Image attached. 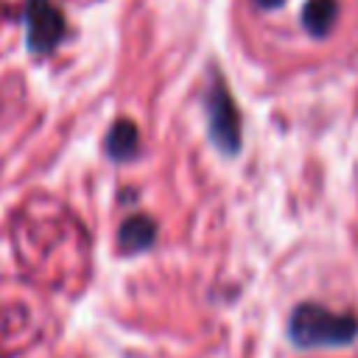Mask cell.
<instances>
[{
	"mask_svg": "<svg viewBox=\"0 0 358 358\" xmlns=\"http://www.w3.org/2000/svg\"><path fill=\"white\" fill-rule=\"evenodd\" d=\"M157 238V227L148 215H131L120 224V232H117V243L123 252H143L154 243Z\"/></svg>",
	"mask_w": 358,
	"mask_h": 358,
	"instance_id": "obj_5",
	"label": "cell"
},
{
	"mask_svg": "<svg viewBox=\"0 0 358 358\" xmlns=\"http://www.w3.org/2000/svg\"><path fill=\"white\" fill-rule=\"evenodd\" d=\"M288 333H291V341L296 347H305V350L341 347L358 336V319L350 313L330 310V308L316 305V302H302L291 313Z\"/></svg>",
	"mask_w": 358,
	"mask_h": 358,
	"instance_id": "obj_2",
	"label": "cell"
},
{
	"mask_svg": "<svg viewBox=\"0 0 358 358\" xmlns=\"http://www.w3.org/2000/svg\"><path fill=\"white\" fill-rule=\"evenodd\" d=\"M25 22H28V45L36 53L53 50L64 34V20L50 0H28Z\"/></svg>",
	"mask_w": 358,
	"mask_h": 358,
	"instance_id": "obj_4",
	"label": "cell"
},
{
	"mask_svg": "<svg viewBox=\"0 0 358 358\" xmlns=\"http://www.w3.org/2000/svg\"><path fill=\"white\" fill-rule=\"evenodd\" d=\"M207 120H210V137L213 143L227 151L235 154L241 145V120L235 112V103L227 92L224 84H215L207 95Z\"/></svg>",
	"mask_w": 358,
	"mask_h": 358,
	"instance_id": "obj_3",
	"label": "cell"
},
{
	"mask_svg": "<svg viewBox=\"0 0 358 358\" xmlns=\"http://www.w3.org/2000/svg\"><path fill=\"white\" fill-rule=\"evenodd\" d=\"M137 151V129L129 120H117L106 137V154L112 159H129Z\"/></svg>",
	"mask_w": 358,
	"mask_h": 358,
	"instance_id": "obj_6",
	"label": "cell"
},
{
	"mask_svg": "<svg viewBox=\"0 0 358 358\" xmlns=\"http://www.w3.org/2000/svg\"><path fill=\"white\" fill-rule=\"evenodd\" d=\"M238 20L266 53L319 56L358 31V0H238Z\"/></svg>",
	"mask_w": 358,
	"mask_h": 358,
	"instance_id": "obj_1",
	"label": "cell"
}]
</instances>
